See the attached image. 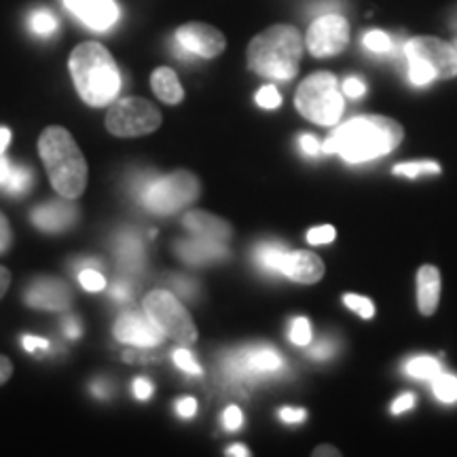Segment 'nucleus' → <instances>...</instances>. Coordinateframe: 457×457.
<instances>
[{"label": "nucleus", "instance_id": "1", "mask_svg": "<svg viewBox=\"0 0 457 457\" xmlns=\"http://www.w3.org/2000/svg\"><path fill=\"white\" fill-rule=\"evenodd\" d=\"M403 128L379 114L353 117L337 128L322 145L327 155H339L347 163H367L390 155L403 142Z\"/></svg>", "mask_w": 457, "mask_h": 457}, {"label": "nucleus", "instance_id": "2", "mask_svg": "<svg viewBox=\"0 0 457 457\" xmlns=\"http://www.w3.org/2000/svg\"><path fill=\"white\" fill-rule=\"evenodd\" d=\"M68 68H71L74 87L85 104L102 108L111 106L117 100L121 91V74L104 45L87 41L74 47Z\"/></svg>", "mask_w": 457, "mask_h": 457}, {"label": "nucleus", "instance_id": "3", "mask_svg": "<svg viewBox=\"0 0 457 457\" xmlns=\"http://www.w3.org/2000/svg\"><path fill=\"white\" fill-rule=\"evenodd\" d=\"M303 49L301 32L290 24H276L250 41L245 60L248 68L259 77L273 79V81H290L299 72Z\"/></svg>", "mask_w": 457, "mask_h": 457}, {"label": "nucleus", "instance_id": "4", "mask_svg": "<svg viewBox=\"0 0 457 457\" xmlns=\"http://www.w3.org/2000/svg\"><path fill=\"white\" fill-rule=\"evenodd\" d=\"M38 155L47 170L57 195L77 199L87 187V162L71 131L51 125L38 138Z\"/></svg>", "mask_w": 457, "mask_h": 457}, {"label": "nucleus", "instance_id": "5", "mask_svg": "<svg viewBox=\"0 0 457 457\" xmlns=\"http://www.w3.org/2000/svg\"><path fill=\"white\" fill-rule=\"evenodd\" d=\"M296 111L307 121L335 125L343 114V94L333 72H313L299 85L295 96Z\"/></svg>", "mask_w": 457, "mask_h": 457}, {"label": "nucleus", "instance_id": "6", "mask_svg": "<svg viewBox=\"0 0 457 457\" xmlns=\"http://www.w3.org/2000/svg\"><path fill=\"white\" fill-rule=\"evenodd\" d=\"M142 199L151 212L155 214H174L187 208L199 195V180L191 171L179 170L165 174L162 179L146 180L142 188Z\"/></svg>", "mask_w": 457, "mask_h": 457}, {"label": "nucleus", "instance_id": "7", "mask_svg": "<svg viewBox=\"0 0 457 457\" xmlns=\"http://www.w3.org/2000/svg\"><path fill=\"white\" fill-rule=\"evenodd\" d=\"M142 310L148 313V318L157 324V328L165 337H170L179 345L188 347L197 341V328L193 324V318L188 316L185 305L168 290L148 293L142 303Z\"/></svg>", "mask_w": 457, "mask_h": 457}, {"label": "nucleus", "instance_id": "8", "mask_svg": "<svg viewBox=\"0 0 457 457\" xmlns=\"http://www.w3.org/2000/svg\"><path fill=\"white\" fill-rule=\"evenodd\" d=\"M162 125V112L148 100L123 98L112 102L106 114V129L119 138L153 134Z\"/></svg>", "mask_w": 457, "mask_h": 457}, {"label": "nucleus", "instance_id": "9", "mask_svg": "<svg viewBox=\"0 0 457 457\" xmlns=\"http://www.w3.org/2000/svg\"><path fill=\"white\" fill-rule=\"evenodd\" d=\"M350 21L339 13L320 15L312 21L305 37V47L313 57L339 55L350 45Z\"/></svg>", "mask_w": 457, "mask_h": 457}, {"label": "nucleus", "instance_id": "10", "mask_svg": "<svg viewBox=\"0 0 457 457\" xmlns=\"http://www.w3.org/2000/svg\"><path fill=\"white\" fill-rule=\"evenodd\" d=\"M227 369L237 379H261V377L279 373L284 369V358L271 345H250L233 353Z\"/></svg>", "mask_w": 457, "mask_h": 457}, {"label": "nucleus", "instance_id": "11", "mask_svg": "<svg viewBox=\"0 0 457 457\" xmlns=\"http://www.w3.org/2000/svg\"><path fill=\"white\" fill-rule=\"evenodd\" d=\"M404 57H420L436 71L438 79L457 77V49L436 37H415L404 43Z\"/></svg>", "mask_w": 457, "mask_h": 457}, {"label": "nucleus", "instance_id": "12", "mask_svg": "<svg viewBox=\"0 0 457 457\" xmlns=\"http://www.w3.org/2000/svg\"><path fill=\"white\" fill-rule=\"evenodd\" d=\"M176 43L188 54L204 57V60H214L227 47V38L219 28L204 24V21H188L176 30Z\"/></svg>", "mask_w": 457, "mask_h": 457}, {"label": "nucleus", "instance_id": "13", "mask_svg": "<svg viewBox=\"0 0 457 457\" xmlns=\"http://www.w3.org/2000/svg\"><path fill=\"white\" fill-rule=\"evenodd\" d=\"M114 337H117V341L128 343V345L140 347H155L165 339V335L148 318L146 312H125L123 316H119L117 324H114Z\"/></svg>", "mask_w": 457, "mask_h": 457}, {"label": "nucleus", "instance_id": "14", "mask_svg": "<svg viewBox=\"0 0 457 457\" xmlns=\"http://www.w3.org/2000/svg\"><path fill=\"white\" fill-rule=\"evenodd\" d=\"M24 301L28 307L45 312H64L71 307L72 293L68 284L55 278H41L28 286Z\"/></svg>", "mask_w": 457, "mask_h": 457}, {"label": "nucleus", "instance_id": "15", "mask_svg": "<svg viewBox=\"0 0 457 457\" xmlns=\"http://www.w3.org/2000/svg\"><path fill=\"white\" fill-rule=\"evenodd\" d=\"M64 4L91 30H108L119 17L114 0H64Z\"/></svg>", "mask_w": 457, "mask_h": 457}, {"label": "nucleus", "instance_id": "16", "mask_svg": "<svg viewBox=\"0 0 457 457\" xmlns=\"http://www.w3.org/2000/svg\"><path fill=\"white\" fill-rule=\"evenodd\" d=\"M279 276H286L299 284H316L324 276V262L320 256L307 253V250H299V253H290L288 250L284 254Z\"/></svg>", "mask_w": 457, "mask_h": 457}, {"label": "nucleus", "instance_id": "17", "mask_svg": "<svg viewBox=\"0 0 457 457\" xmlns=\"http://www.w3.org/2000/svg\"><path fill=\"white\" fill-rule=\"evenodd\" d=\"M77 212L79 210L68 202H49L45 205H38V208H34L30 219L34 225L41 228V231L60 233L74 225V220H77Z\"/></svg>", "mask_w": 457, "mask_h": 457}, {"label": "nucleus", "instance_id": "18", "mask_svg": "<svg viewBox=\"0 0 457 457\" xmlns=\"http://www.w3.org/2000/svg\"><path fill=\"white\" fill-rule=\"evenodd\" d=\"M176 254L182 261L191 262V265H205V262L227 259L228 250L225 242H216V239H205L195 236L193 239H182L176 244Z\"/></svg>", "mask_w": 457, "mask_h": 457}, {"label": "nucleus", "instance_id": "19", "mask_svg": "<svg viewBox=\"0 0 457 457\" xmlns=\"http://www.w3.org/2000/svg\"><path fill=\"white\" fill-rule=\"evenodd\" d=\"M441 301V273L436 267L424 265L417 271V307L424 316H432Z\"/></svg>", "mask_w": 457, "mask_h": 457}, {"label": "nucleus", "instance_id": "20", "mask_svg": "<svg viewBox=\"0 0 457 457\" xmlns=\"http://www.w3.org/2000/svg\"><path fill=\"white\" fill-rule=\"evenodd\" d=\"M185 227L193 236L205 237V239H216V242H227L231 237V225L227 220L219 219V216L204 212V210H197V212H188L185 219Z\"/></svg>", "mask_w": 457, "mask_h": 457}, {"label": "nucleus", "instance_id": "21", "mask_svg": "<svg viewBox=\"0 0 457 457\" xmlns=\"http://www.w3.org/2000/svg\"><path fill=\"white\" fill-rule=\"evenodd\" d=\"M151 85L155 96L165 104H180L185 100V89L176 77V72L171 68H157L155 72L151 74Z\"/></svg>", "mask_w": 457, "mask_h": 457}, {"label": "nucleus", "instance_id": "22", "mask_svg": "<svg viewBox=\"0 0 457 457\" xmlns=\"http://www.w3.org/2000/svg\"><path fill=\"white\" fill-rule=\"evenodd\" d=\"M117 254L119 261H121L125 267H131V270H140L142 259H145V250H142L140 239L136 237L134 233H125V236L119 237Z\"/></svg>", "mask_w": 457, "mask_h": 457}, {"label": "nucleus", "instance_id": "23", "mask_svg": "<svg viewBox=\"0 0 457 457\" xmlns=\"http://www.w3.org/2000/svg\"><path fill=\"white\" fill-rule=\"evenodd\" d=\"M286 253H288V250L279 244H261L259 248L254 250V261L256 265L262 267L265 271L279 273Z\"/></svg>", "mask_w": 457, "mask_h": 457}, {"label": "nucleus", "instance_id": "24", "mask_svg": "<svg viewBox=\"0 0 457 457\" xmlns=\"http://www.w3.org/2000/svg\"><path fill=\"white\" fill-rule=\"evenodd\" d=\"M404 373L413 379H434L436 375H441V362L430 356H417L411 358L407 364H404Z\"/></svg>", "mask_w": 457, "mask_h": 457}, {"label": "nucleus", "instance_id": "25", "mask_svg": "<svg viewBox=\"0 0 457 457\" xmlns=\"http://www.w3.org/2000/svg\"><path fill=\"white\" fill-rule=\"evenodd\" d=\"M432 392L441 403H457V377L441 373L432 379Z\"/></svg>", "mask_w": 457, "mask_h": 457}, {"label": "nucleus", "instance_id": "26", "mask_svg": "<svg viewBox=\"0 0 457 457\" xmlns=\"http://www.w3.org/2000/svg\"><path fill=\"white\" fill-rule=\"evenodd\" d=\"M11 195H21L28 188L32 187V170L24 168V165H11V174L7 182H4Z\"/></svg>", "mask_w": 457, "mask_h": 457}, {"label": "nucleus", "instance_id": "27", "mask_svg": "<svg viewBox=\"0 0 457 457\" xmlns=\"http://www.w3.org/2000/svg\"><path fill=\"white\" fill-rule=\"evenodd\" d=\"M362 45L370 51V54H377V55H386V54H392V51H394L392 37L384 30L367 32L362 37Z\"/></svg>", "mask_w": 457, "mask_h": 457}, {"label": "nucleus", "instance_id": "28", "mask_svg": "<svg viewBox=\"0 0 457 457\" xmlns=\"http://www.w3.org/2000/svg\"><path fill=\"white\" fill-rule=\"evenodd\" d=\"M30 30L41 34V37H49L57 30V20L55 15L47 9H38L30 13Z\"/></svg>", "mask_w": 457, "mask_h": 457}, {"label": "nucleus", "instance_id": "29", "mask_svg": "<svg viewBox=\"0 0 457 457\" xmlns=\"http://www.w3.org/2000/svg\"><path fill=\"white\" fill-rule=\"evenodd\" d=\"M438 171H441V165L434 162H411L394 168V174L404 176V179H417L420 174H438Z\"/></svg>", "mask_w": 457, "mask_h": 457}, {"label": "nucleus", "instance_id": "30", "mask_svg": "<svg viewBox=\"0 0 457 457\" xmlns=\"http://www.w3.org/2000/svg\"><path fill=\"white\" fill-rule=\"evenodd\" d=\"M290 341L299 347H307L312 343V327H310V320L307 318H295L290 322V330H288Z\"/></svg>", "mask_w": 457, "mask_h": 457}, {"label": "nucleus", "instance_id": "31", "mask_svg": "<svg viewBox=\"0 0 457 457\" xmlns=\"http://www.w3.org/2000/svg\"><path fill=\"white\" fill-rule=\"evenodd\" d=\"M343 303L353 312H358L360 318L370 320L375 316V305L370 303L367 296H360V295H345L343 296Z\"/></svg>", "mask_w": 457, "mask_h": 457}, {"label": "nucleus", "instance_id": "32", "mask_svg": "<svg viewBox=\"0 0 457 457\" xmlns=\"http://www.w3.org/2000/svg\"><path fill=\"white\" fill-rule=\"evenodd\" d=\"M171 358H174V364L179 367L180 370H185V373H191V375H202V367L197 364V360L193 358V353L185 350V345L179 347L174 353H171Z\"/></svg>", "mask_w": 457, "mask_h": 457}, {"label": "nucleus", "instance_id": "33", "mask_svg": "<svg viewBox=\"0 0 457 457\" xmlns=\"http://www.w3.org/2000/svg\"><path fill=\"white\" fill-rule=\"evenodd\" d=\"M79 282H81L83 288L89 290V293H100V290L106 288L104 276L96 270H83L79 273Z\"/></svg>", "mask_w": 457, "mask_h": 457}, {"label": "nucleus", "instance_id": "34", "mask_svg": "<svg viewBox=\"0 0 457 457\" xmlns=\"http://www.w3.org/2000/svg\"><path fill=\"white\" fill-rule=\"evenodd\" d=\"M256 104L261 108H267V111H273V108L282 104V96H279V91L273 87V85H265V87H261L259 94H256Z\"/></svg>", "mask_w": 457, "mask_h": 457}, {"label": "nucleus", "instance_id": "35", "mask_svg": "<svg viewBox=\"0 0 457 457\" xmlns=\"http://www.w3.org/2000/svg\"><path fill=\"white\" fill-rule=\"evenodd\" d=\"M335 228L330 225H324V227H313L310 228V233H307V242L312 245H322V244H330L335 239Z\"/></svg>", "mask_w": 457, "mask_h": 457}, {"label": "nucleus", "instance_id": "36", "mask_svg": "<svg viewBox=\"0 0 457 457\" xmlns=\"http://www.w3.org/2000/svg\"><path fill=\"white\" fill-rule=\"evenodd\" d=\"M343 94H345L347 98L358 100L367 94V85H364V81H360L358 77H350L343 81Z\"/></svg>", "mask_w": 457, "mask_h": 457}, {"label": "nucleus", "instance_id": "37", "mask_svg": "<svg viewBox=\"0 0 457 457\" xmlns=\"http://www.w3.org/2000/svg\"><path fill=\"white\" fill-rule=\"evenodd\" d=\"M335 353V343L328 341V339H322L318 341L316 345L310 347V356L316 358V360H328L330 356Z\"/></svg>", "mask_w": 457, "mask_h": 457}, {"label": "nucleus", "instance_id": "38", "mask_svg": "<svg viewBox=\"0 0 457 457\" xmlns=\"http://www.w3.org/2000/svg\"><path fill=\"white\" fill-rule=\"evenodd\" d=\"M222 424H225L227 430H237L239 426L244 424V415L237 407H228L222 415Z\"/></svg>", "mask_w": 457, "mask_h": 457}, {"label": "nucleus", "instance_id": "39", "mask_svg": "<svg viewBox=\"0 0 457 457\" xmlns=\"http://www.w3.org/2000/svg\"><path fill=\"white\" fill-rule=\"evenodd\" d=\"M299 145H301V151L305 153V155H310V157H316L318 153L322 151V145H320V140L316 138V136H312V134L301 136Z\"/></svg>", "mask_w": 457, "mask_h": 457}, {"label": "nucleus", "instance_id": "40", "mask_svg": "<svg viewBox=\"0 0 457 457\" xmlns=\"http://www.w3.org/2000/svg\"><path fill=\"white\" fill-rule=\"evenodd\" d=\"M11 239H13V236H11L9 220L0 212V254H4L11 248Z\"/></svg>", "mask_w": 457, "mask_h": 457}, {"label": "nucleus", "instance_id": "41", "mask_svg": "<svg viewBox=\"0 0 457 457\" xmlns=\"http://www.w3.org/2000/svg\"><path fill=\"white\" fill-rule=\"evenodd\" d=\"M413 404H415V396H413V394H403V396H398V398L392 403V413H394V415L407 413L409 409H413Z\"/></svg>", "mask_w": 457, "mask_h": 457}, {"label": "nucleus", "instance_id": "42", "mask_svg": "<svg viewBox=\"0 0 457 457\" xmlns=\"http://www.w3.org/2000/svg\"><path fill=\"white\" fill-rule=\"evenodd\" d=\"M305 409H290L286 407L279 411V420L286 421V424H301V421H305Z\"/></svg>", "mask_w": 457, "mask_h": 457}, {"label": "nucleus", "instance_id": "43", "mask_svg": "<svg viewBox=\"0 0 457 457\" xmlns=\"http://www.w3.org/2000/svg\"><path fill=\"white\" fill-rule=\"evenodd\" d=\"M176 411H179L180 417H193L197 411V400L191 398V396H185L179 400V404H176Z\"/></svg>", "mask_w": 457, "mask_h": 457}, {"label": "nucleus", "instance_id": "44", "mask_svg": "<svg viewBox=\"0 0 457 457\" xmlns=\"http://www.w3.org/2000/svg\"><path fill=\"white\" fill-rule=\"evenodd\" d=\"M21 343H24V350L26 352L47 350V347H49V341L47 339H41V337H24V339H21Z\"/></svg>", "mask_w": 457, "mask_h": 457}, {"label": "nucleus", "instance_id": "45", "mask_svg": "<svg viewBox=\"0 0 457 457\" xmlns=\"http://www.w3.org/2000/svg\"><path fill=\"white\" fill-rule=\"evenodd\" d=\"M134 394L138 400H148L153 394V386L148 379H136L134 381Z\"/></svg>", "mask_w": 457, "mask_h": 457}, {"label": "nucleus", "instance_id": "46", "mask_svg": "<svg viewBox=\"0 0 457 457\" xmlns=\"http://www.w3.org/2000/svg\"><path fill=\"white\" fill-rule=\"evenodd\" d=\"M11 375H13V364H11L9 358L0 356V386L7 384L11 379Z\"/></svg>", "mask_w": 457, "mask_h": 457}, {"label": "nucleus", "instance_id": "47", "mask_svg": "<svg viewBox=\"0 0 457 457\" xmlns=\"http://www.w3.org/2000/svg\"><path fill=\"white\" fill-rule=\"evenodd\" d=\"M129 295H131L129 284H125V282H117V284L112 286V296H114V299L123 301V299H128Z\"/></svg>", "mask_w": 457, "mask_h": 457}, {"label": "nucleus", "instance_id": "48", "mask_svg": "<svg viewBox=\"0 0 457 457\" xmlns=\"http://www.w3.org/2000/svg\"><path fill=\"white\" fill-rule=\"evenodd\" d=\"M64 330H66V335L71 337V339H77V337L81 335V327H79L77 320H72V318L64 320Z\"/></svg>", "mask_w": 457, "mask_h": 457}, {"label": "nucleus", "instance_id": "49", "mask_svg": "<svg viewBox=\"0 0 457 457\" xmlns=\"http://www.w3.org/2000/svg\"><path fill=\"white\" fill-rule=\"evenodd\" d=\"M9 284H11V273L9 270H4V267H0V299H3L4 293L9 290Z\"/></svg>", "mask_w": 457, "mask_h": 457}, {"label": "nucleus", "instance_id": "50", "mask_svg": "<svg viewBox=\"0 0 457 457\" xmlns=\"http://www.w3.org/2000/svg\"><path fill=\"white\" fill-rule=\"evenodd\" d=\"M9 174H11V163L3 155H0V185H4V182H7Z\"/></svg>", "mask_w": 457, "mask_h": 457}, {"label": "nucleus", "instance_id": "51", "mask_svg": "<svg viewBox=\"0 0 457 457\" xmlns=\"http://www.w3.org/2000/svg\"><path fill=\"white\" fill-rule=\"evenodd\" d=\"M9 142H11V131L7 128H0V155L7 151Z\"/></svg>", "mask_w": 457, "mask_h": 457}, {"label": "nucleus", "instance_id": "52", "mask_svg": "<svg viewBox=\"0 0 457 457\" xmlns=\"http://www.w3.org/2000/svg\"><path fill=\"white\" fill-rule=\"evenodd\" d=\"M176 288H179L185 296H188V299H193V295H195V286L182 282V279H180V282H176Z\"/></svg>", "mask_w": 457, "mask_h": 457}, {"label": "nucleus", "instance_id": "53", "mask_svg": "<svg viewBox=\"0 0 457 457\" xmlns=\"http://www.w3.org/2000/svg\"><path fill=\"white\" fill-rule=\"evenodd\" d=\"M227 455H237V457H248L250 451L242 447V445H233V447L227 449Z\"/></svg>", "mask_w": 457, "mask_h": 457}, {"label": "nucleus", "instance_id": "54", "mask_svg": "<svg viewBox=\"0 0 457 457\" xmlns=\"http://www.w3.org/2000/svg\"><path fill=\"white\" fill-rule=\"evenodd\" d=\"M313 455L320 457V455H339V451H337L335 447H318L316 451H313Z\"/></svg>", "mask_w": 457, "mask_h": 457}, {"label": "nucleus", "instance_id": "55", "mask_svg": "<svg viewBox=\"0 0 457 457\" xmlns=\"http://www.w3.org/2000/svg\"><path fill=\"white\" fill-rule=\"evenodd\" d=\"M451 30H453L457 34V7L453 11V17H451Z\"/></svg>", "mask_w": 457, "mask_h": 457}]
</instances>
